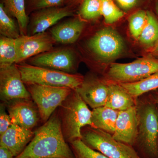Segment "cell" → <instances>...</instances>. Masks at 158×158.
<instances>
[{"label":"cell","instance_id":"obj_1","mask_svg":"<svg viewBox=\"0 0 158 158\" xmlns=\"http://www.w3.org/2000/svg\"><path fill=\"white\" fill-rule=\"evenodd\" d=\"M75 158L63 135L59 114L55 113L34 132L31 142L14 158Z\"/></svg>","mask_w":158,"mask_h":158},{"label":"cell","instance_id":"obj_2","mask_svg":"<svg viewBox=\"0 0 158 158\" xmlns=\"http://www.w3.org/2000/svg\"><path fill=\"white\" fill-rule=\"evenodd\" d=\"M138 131L133 148L141 158H158L157 105L149 94L137 98Z\"/></svg>","mask_w":158,"mask_h":158},{"label":"cell","instance_id":"obj_3","mask_svg":"<svg viewBox=\"0 0 158 158\" xmlns=\"http://www.w3.org/2000/svg\"><path fill=\"white\" fill-rule=\"evenodd\" d=\"M59 113L62 133L67 143L81 139L83 127H93L92 111L76 90H73L63 102Z\"/></svg>","mask_w":158,"mask_h":158},{"label":"cell","instance_id":"obj_4","mask_svg":"<svg viewBox=\"0 0 158 158\" xmlns=\"http://www.w3.org/2000/svg\"><path fill=\"white\" fill-rule=\"evenodd\" d=\"M23 82L27 85L65 87L76 90L84 81L81 75L39 67L29 64H16Z\"/></svg>","mask_w":158,"mask_h":158},{"label":"cell","instance_id":"obj_5","mask_svg":"<svg viewBox=\"0 0 158 158\" xmlns=\"http://www.w3.org/2000/svg\"><path fill=\"white\" fill-rule=\"evenodd\" d=\"M81 136L86 145L109 158H141L133 146L115 140L112 135L96 128L85 127Z\"/></svg>","mask_w":158,"mask_h":158},{"label":"cell","instance_id":"obj_6","mask_svg":"<svg viewBox=\"0 0 158 158\" xmlns=\"http://www.w3.org/2000/svg\"><path fill=\"white\" fill-rule=\"evenodd\" d=\"M158 73V59L150 57L140 58L127 63H111L106 73L109 83H133Z\"/></svg>","mask_w":158,"mask_h":158},{"label":"cell","instance_id":"obj_7","mask_svg":"<svg viewBox=\"0 0 158 158\" xmlns=\"http://www.w3.org/2000/svg\"><path fill=\"white\" fill-rule=\"evenodd\" d=\"M27 86L31 98L37 106L40 119L44 123L73 90L65 87L36 85Z\"/></svg>","mask_w":158,"mask_h":158},{"label":"cell","instance_id":"obj_8","mask_svg":"<svg viewBox=\"0 0 158 158\" xmlns=\"http://www.w3.org/2000/svg\"><path fill=\"white\" fill-rule=\"evenodd\" d=\"M90 52L101 62H112L119 56L124 49V43L114 29L106 27L97 32L87 43Z\"/></svg>","mask_w":158,"mask_h":158},{"label":"cell","instance_id":"obj_9","mask_svg":"<svg viewBox=\"0 0 158 158\" xmlns=\"http://www.w3.org/2000/svg\"><path fill=\"white\" fill-rule=\"evenodd\" d=\"M16 64L0 68V96L5 103L17 99H31Z\"/></svg>","mask_w":158,"mask_h":158},{"label":"cell","instance_id":"obj_10","mask_svg":"<svg viewBox=\"0 0 158 158\" xmlns=\"http://www.w3.org/2000/svg\"><path fill=\"white\" fill-rule=\"evenodd\" d=\"M17 51L16 64L52 50L55 40L47 32L21 35L15 40Z\"/></svg>","mask_w":158,"mask_h":158},{"label":"cell","instance_id":"obj_11","mask_svg":"<svg viewBox=\"0 0 158 158\" xmlns=\"http://www.w3.org/2000/svg\"><path fill=\"white\" fill-rule=\"evenodd\" d=\"M30 65L71 73L75 68L74 53L69 48L51 50L29 59Z\"/></svg>","mask_w":158,"mask_h":158},{"label":"cell","instance_id":"obj_12","mask_svg":"<svg viewBox=\"0 0 158 158\" xmlns=\"http://www.w3.org/2000/svg\"><path fill=\"white\" fill-rule=\"evenodd\" d=\"M33 102L31 99H17L7 103L12 123L30 130L37 125L40 118L37 106Z\"/></svg>","mask_w":158,"mask_h":158},{"label":"cell","instance_id":"obj_13","mask_svg":"<svg viewBox=\"0 0 158 158\" xmlns=\"http://www.w3.org/2000/svg\"><path fill=\"white\" fill-rule=\"evenodd\" d=\"M109 86L106 79L92 76L84 77L81 85L75 90L87 105L94 109L106 106Z\"/></svg>","mask_w":158,"mask_h":158},{"label":"cell","instance_id":"obj_14","mask_svg":"<svg viewBox=\"0 0 158 158\" xmlns=\"http://www.w3.org/2000/svg\"><path fill=\"white\" fill-rule=\"evenodd\" d=\"M138 131V118L136 106L119 111L113 138L119 142L134 146Z\"/></svg>","mask_w":158,"mask_h":158},{"label":"cell","instance_id":"obj_15","mask_svg":"<svg viewBox=\"0 0 158 158\" xmlns=\"http://www.w3.org/2000/svg\"><path fill=\"white\" fill-rule=\"evenodd\" d=\"M73 11L69 6L48 8L35 11L30 23L31 35L45 32L48 29L64 18L71 16Z\"/></svg>","mask_w":158,"mask_h":158},{"label":"cell","instance_id":"obj_16","mask_svg":"<svg viewBox=\"0 0 158 158\" xmlns=\"http://www.w3.org/2000/svg\"><path fill=\"white\" fill-rule=\"evenodd\" d=\"M34 132L12 123L9 129L0 136V145L8 148L14 157L19 155L34 138Z\"/></svg>","mask_w":158,"mask_h":158},{"label":"cell","instance_id":"obj_17","mask_svg":"<svg viewBox=\"0 0 158 158\" xmlns=\"http://www.w3.org/2000/svg\"><path fill=\"white\" fill-rule=\"evenodd\" d=\"M85 26V22L78 18L73 19L53 27L51 35L55 42L72 44L79 39Z\"/></svg>","mask_w":158,"mask_h":158},{"label":"cell","instance_id":"obj_18","mask_svg":"<svg viewBox=\"0 0 158 158\" xmlns=\"http://www.w3.org/2000/svg\"><path fill=\"white\" fill-rule=\"evenodd\" d=\"M136 100L120 84L109 83L106 106L119 112L136 106Z\"/></svg>","mask_w":158,"mask_h":158},{"label":"cell","instance_id":"obj_19","mask_svg":"<svg viewBox=\"0 0 158 158\" xmlns=\"http://www.w3.org/2000/svg\"><path fill=\"white\" fill-rule=\"evenodd\" d=\"M118 112L106 106L93 109L91 116L93 127L113 135L115 132Z\"/></svg>","mask_w":158,"mask_h":158},{"label":"cell","instance_id":"obj_20","mask_svg":"<svg viewBox=\"0 0 158 158\" xmlns=\"http://www.w3.org/2000/svg\"><path fill=\"white\" fill-rule=\"evenodd\" d=\"M3 4L7 13L17 20L21 35H27L29 20L25 0H4Z\"/></svg>","mask_w":158,"mask_h":158},{"label":"cell","instance_id":"obj_21","mask_svg":"<svg viewBox=\"0 0 158 158\" xmlns=\"http://www.w3.org/2000/svg\"><path fill=\"white\" fill-rule=\"evenodd\" d=\"M135 98L158 89V73L133 83L118 84Z\"/></svg>","mask_w":158,"mask_h":158},{"label":"cell","instance_id":"obj_22","mask_svg":"<svg viewBox=\"0 0 158 158\" xmlns=\"http://www.w3.org/2000/svg\"><path fill=\"white\" fill-rule=\"evenodd\" d=\"M141 44L150 47L158 42V20L151 11H147V21L139 37Z\"/></svg>","mask_w":158,"mask_h":158},{"label":"cell","instance_id":"obj_23","mask_svg":"<svg viewBox=\"0 0 158 158\" xmlns=\"http://www.w3.org/2000/svg\"><path fill=\"white\" fill-rule=\"evenodd\" d=\"M15 40L2 36L0 39V68L16 64Z\"/></svg>","mask_w":158,"mask_h":158},{"label":"cell","instance_id":"obj_24","mask_svg":"<svg viewBox=\"0 0 158 158\" xmlns=\"http://www.w3.org/2000/svg\"><path fill=\"white\" fill-rule=\"evenodd\" d=\"M0 33L2 36L14 39L21 35L19 27L7 13L3 3L0 4Z\"/></svg>","mask_w":158,"mask_h":158},{"label":"cell","instance_id":"obj_25","mask_svg":"<svg viewBox=\"0 0 158 158\" xmlns=\"http://www.w3.org/2000/svg\"><path fill=\"white\" fill-rule=\"evenodd\" d=\"M82 19L94 20L98 18L101 14V0H83L79 12Z\"/></svg>","mask_w":158,"mask_h":158},{"label":"cell","instance_id":"obj_26","mask_svg":"<svg viewBox=\"0 0 158 158\" xmlns=\"http://www.w3.org/2000/svg\"><path fill=\"white\" fill-rule=\"evenodd\" d=\"M101 14L107 24H113L121 19L124 11L118 8L113 0H101Z\"/></svg>","mask_w":158,"mask_h":158},{"label":"cell","instance_id":"obj_27","mask_svg":"<svg viewBox=\"0 0 158 158\" xmlns=\"http://www.w3.org/2000/svg\"><path fill=\"white\" fill-rule=\"evenodd\" d=\"M147 21V11L139 10L134 12L129 18L130 33L133 37L139 39Z\"/></svg>","mask_w":158,"mask_h":158},{"label":"cell","instance_id":"obj_28","mask_svg":"<svg viewBox=\"0 0 158 158\" xmlns=\"http://www.w3.org/2000/svg\"><path fill=\"white\" fill-rule=\"evenodd\" d=\"M69 144L75 158H109L102 153L88 147L81 139L72 141Z\"/></svg>","mask_w":158,"mask_h":158},{"label":"cell","instance_id":"obj_29","mask_svg":"<svg viewBox=\"0 0 158 158\" xmlns=\"http://www.w3.org/2000/svg\"><path fill=\"white\" fill-rule=\"evenodd\" d=\"M65 0H29L28 10L37 11L41 9L60 7Z\"/></svg>","mask_w":158,"mask_h":158},{"label":"cell","instance_id":"obj_30","mask_svg":"<svg viewBox=\"0 0 158 158\" xmlns=\"http://www.w3.org/2000/svg\"><path fill=\"white\" fill-rule=\"evenodd\" d=\"M123 11H129L140 8L151 0H115Z\"/></svg>","mask_w":158,"mask_h":158},{"label":"cell","instance_id":"obj_31","mask_svg":"<svg viewBox=\"0 0 158 158\" xmlns=\"http://www.w3.org/2000/svg\"><path fill=\"white\" fill-rule=\"evenodd\" d=\"M12 124L11 118L9 114L5 110L3 105H1L0 112V136L6 132Z\"/></svg>","mask_w":158,"mask_h":158},{"label":"cell","instance_id":"obj_32","mask_svg":"<svg viewBox=\"0 0 158 158\" xmlns=\"http://www.w3.org/2000/svg\"><path fill=\"white\" fill-rule=\"evenodd\" d=\"M12 153L7 148L0 145V158H14Z\"/></svg>","mask_w":158,"mask_h":158},{"label":"cell","instance_id":"obj_33","mask_svg":"<svg viewBox=\"0 0 158 158\" xmlns=\"http://www.w3.org/2000/svg\"><path fill=\"white\" fill-rule=\"evenodd\" d=\"M149 94L153 101L158 105V89L150 92Z\"/></svg>","mask_w":158,"mask_h":158},{"label":"cell","instance_id":"obj_34","mask_svg":"<svg viewBox=\"0 0 158 158\" xmlns=\"http://www.w3.org/2000/svg\"><path fill=\"white\" fill-rule=\"evenodd\" d=\"M83 1V0H65V3L69 6L77 5L79 3H81Z\"/></svg>","mask_w":158,"mask_h":158},{"label":"cell","instance_id":"obj_35","mask_svg":"<svg viewBox=\"0 0 158 158\" xmlns=\"http://www.w3.org/2000/svg\"><path fill=\"white\" fill-rule=\"evenodd\" d=\"M155 8L156 13L158 16V0H155Z\"/></svg>","mask_w":158,"mask_h":158},{"label":"cell","instance_id":"obj_36","mask_svg":"<svg viewBox=\"0 0 158 158\" xmlns=\"http://www.w3.org/2000/svg\"><path fill=\"white\" fill-rule=\"evenodd\" d=\"M155 51L158 54V42L157 43L156 45V46Z\"/></svg>","mask_w":158,"mask_h":158},{"label":"cell","instance_id":"obj_37","mask_svg":"<svg viewBox=\"0 0 158 158\" xmlns=\"http://www.w3.org/2000/svg\"><path fill=\"white\" fill-rule=\"evenodd\" d=\"M157 105V110H158V105Z\"/></svg>","mask_w":158,"mask_h":158},{"label":"cell","instance_id":"obj_38","mask_svg":"<svg viewBox=\"0 0 158 158\" xmlns=\"http://www.w3.org/2000/svg\"></svg>","mask_w":158,"mask_h":158}]
</instances>
